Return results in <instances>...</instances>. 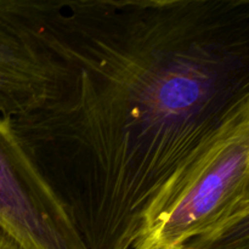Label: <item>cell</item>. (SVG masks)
Listing matches in <instances>:
<instances>
[{
    "label": "cell",
    "mask_w": 249,
    "mask_h": 249,
    "mask_svg": "<svg viewBox=\"0 0 249 249\" xmlns=\"http://www.w3.org/2000/svg\"><path fill=\"white\" fill-rule=\"evenodd\" d=\"M43 75L12 129L87 249H133L168 180L249 108V0H9Z\"/></svg>",
    "instance_id": "cell-1"
},
{
    "label": "cell",
    "mask_w": 249,
    "mask_h": 249,
    "mask_svg": "<svg viewBox=\"0 0 249 249\" xmlns=\"http://www.w3.org/2000/svg\"><path fill=\"white\" fill-rule=\"evenodd\" d=\"M249 219V108L231 117L165 184L133 249H177Z\"/></svg>",
    "instance_id": "cell-2"
},
{
    "label": "cell",
    "mask_w": 249,
    "mask_h": 249,
    "mask_svg": "<svg viewBox=\"0 0 249 249\" xmlns=\"http://www.w3.org/2000/svg\"><path fill=\"white\" fill-rule=\"evenodd\" d=\"M0 226L23 249H87L67 212L0 116Z\"/></svg>",
    "instance_id": "cell-3"
},
{
    "label": "cell",
    "mask_w": 249,
    "mask_h": 249,
    "mask_svg": "<svg viewBox=\"0 0 249 249\" xmlns=\"http://www.w3.org/2000/svg\"><path fill=\"white\" fill-rule=\"evenodd\" d=\"M43 89V75L31 48L0 0V116L12 117L31 106Z\"/></svg>",
    "instance_id": "cell-4"
},
{
    "label": "cell",
    "mask_w": 249,
    "mask_h": 249,
    "mask_svg": "<svg viewBox=\"0 0 249 249\" xmlns=\"http://www.w3.org/2000/svg\"><path fill=\"white\" fill-rule=\"evenodd\" d=\"M177 249H249V219L197 236Z\"/></svg>",
    "instance_id": "cell-5"
},
{
    "label": "cell",
    "mask_w": 249,
    "mask_h": 249,
    "mask_svg": "<svg viewBox=\"0 0 249 249\" xmlns=\"http://www.w3.org/2000/svg\"><path fill=\"white\" fill-rule=\"evenodd\" d=\"M0 249H23L18 242L0 226Z\"/></svg>",
    "instance_id": "cell-6"
}]
</instances>
